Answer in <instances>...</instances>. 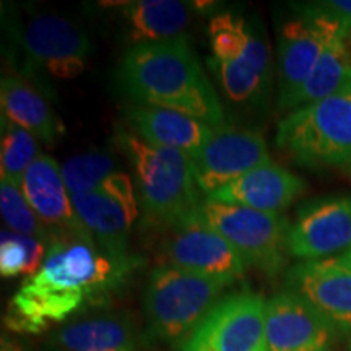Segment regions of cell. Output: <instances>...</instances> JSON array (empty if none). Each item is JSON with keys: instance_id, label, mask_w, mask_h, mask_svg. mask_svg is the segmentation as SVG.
Wrapping results in <instances>:
<instances>
[{"instance_id": "obj_1", "label": "cell", "mask_w": 351, "mask_h": 351, "mask_svg": "<svg viewBox=\"0 0 351 351\" xmlns=\"http://www.w3.org/2000/svg\"><path fill=\"white\" fill-rule=\"evenodd\" d=\"M143 267L134 254L116 257L96 243L56 238L36 274L23 280L3 317L10 333L39 335L91 307L108 304Z\"/></svg>"}, {"instance_id": "obj_2", "label": "cell", "mask_w": 351, "mask_h": 351, "mask_svg": "<svg viewBox=\"0 0 351 351\" xmlns=\"http://www.w3.org/2000/svg\"><path fill=\"white\" fill-rule=\"evenodd\" d=\"M117 80L134 104L171 109L212 127L225 125L217 91L186 36L129 47Z\"/></svg>"}, {"instance_id": "obj_3", "label": "cell", "mask_w": 351, "mask_h": 351, "mask_svg": "<svg viewBox=\"0 0 351 351\" xmlns=\"http://www.w3.org/2000/svg\"><path fill=\"white\" fill-rule=\"evenodd\" d=\"M114 140L134 171L140 207L150 221L166 228L200 207L192 156L145 142L124 127L116 130Z\"/></svg>"}, {"instance_id": "obj_4", "label": "cell", "mask_w": 351, "mask_h": 351, "mask_svg": "<svg viewBox=\"0 0 351 351\" xmlns=\"http://www.w3.org/2000/svg\"><path fill=\"white\" fill-rule=\"evenodd\" d=\"M231 285L230 280L192 274L166 263L155 267L143 293L147 345L160 341L181 346Z\"/></svg>"}, {"instance_id": "obj_5", "label": "cell", "mask_w": 351, "mask_h": 351, "mask_svg": "<svg viewBox=\"0 0 351 351\" xmlns=\"http://www.w3.org/2000/svg\"><path fill=\"white\" fill-rule=\"evenodd\" d=\"M275 143L302 168L350 165L351 86L288 112L276 127Z\"/></svg>"}, {"instance_id": "obj_6", "label": "cell", "mask_w": 351, "mask_h": 351, "mask_svg": "<svg viewBox=\"0 0 351 351\" xmlns=\"http://www.w3.org/2000/svg\"><path fill=\"white\" fill-rule=\"evenodd\" d=\"M199 210L247 267H254L267 276H276L287 267V239L291 223L280 213L213 200H204Z\"/></svg>"}, {"instance_id": "obj_7", "label": "cell", "mask_w": 351, "mask_h": 351, "mask_svg": "<svg viewBox=\"0 0 351 351\" xmlns=\"http://www.w3.org/2000/svg\"><path fill=\"white\" fill-rule=\"evenodd\" d=\"M293 10L295 16L285 21L278 33V109L283 112L288 111L328 43L339 33L348 32L320 12L314 2L295 3Z\"/></svg>"}, {"instance_id": "obj_8", "label": "cell", "mask_w": 351, "mask_h": 351, "mask_svg": "<svg viewBox=\"0 0 351 351\" xmlns=\"http://www.w3.org/2000/svg\"><path fill=\"white\" fill-rule=\"evenodd\" d=\"M265 304L262 296L251 291L223 296L179 351H269Z\"/></svg>"}, {"instance_id": "obj_9", "label": "cell", "mask_w": 351, "mask_h": 351, "mask_svg": "<svg viewBox=\"0 0 351 351\" xmlns=\"http://www.w3.org/2000/svg\"><path fill=\"white\" fill-rule=\"evenodd\" d=\"M135 182L125 173H114L93 192L73 194V208L104 252L116 257L129 256L132 228L138 218Z\"/></svg>"}, {"instance_id": "obj_10", "label": "cell", "mask_w": 351, "mask_h": 351, "mask_svg": "<svg viewBox=\"0 0 351 351\" xmlns=\"http://www.w3.org/2000/svg\"><path fill=\"white\" fill-rule=\"evenodd\" d=\"M199 208L166 226L169 231L163 245L166 265L234 283L245 275L247 265L232 245L210 226Z\"/></svg>"}, {"instance_id": "obj_11", "label": "cell", "mask_w": 351, "mask_h": 351, "mask_svg": "<svg viewBox=\"0 0 351 351\" xmlns=\"http://www.w3.org/2000/svg\"><path fill=\"white\" fill-rule=\"evenodd\" d=\"M195 182L204 199L238 181L244 174L271 163L261 132L232 125L215 127L208 142L192 156Z\"/></svg>"}, {"instance_id": "obj_12", "label": "cell", "mask_w": 351, "mask_h": 351, "mask_svg": "<svg viewBox=\"0 0 351 351\" xmlns=\"http://www.w3.org/2000/svg\"><path fill=\"white\" fill-rule=\"evenodd\" d=\"M20 51L28 69H44L60 80L75 78L86 67L91 39L80 26L59 15H34L21 26Z\"/></svg>"}, {"instance_id": "obj_13", "label": "cell", "mask_w": 351, "mask_h": 351, "mask_svg": "<svg viewBox=\"0 0 351 351\" xmlns=\"http://www.w3.org/2000/svg\"><path fill=\"white\" fill-rule=\"evenodd\" d=\"M288 254L322 261L351 251V194L314 199L298 210L288 232Z\"/></svg>"}, {"instance_id": "obj_14", "label": "cell", "mask_w": 351, "mask_h": 351, "mask_svg": "<svg viewBox=\"0 0 351 351\" xmlns=\"http://www.w3.org/2000/svg\"><path fill=\"white\" fill-rule=\"evenodd\" d=\"M289 291L314 306L339 333H351V251L302 261L287 271Z\"/></svg>"}, {"instance_id": "obj_15", "label": "cell", "mask_w": 351, "mask_h": 351, "mask_svg": "<svg viewBox=\"0 0 351 351\" xmlns=\"http://www.w3.org/2000/svg\"><path fill=\"white\" fill-rule=\"evenodd\" d=\"M269 351H332L337 328L296 293L282 291L265 304Z\"/></svg>"}, {"instance_id": "obj_16", "label": "cell", "mask_w": 351, "mask_h": 351, "mask_svg": "<svg viewBox=\"0 0 351 351\" xmlns=\"http://www.w3.org/2000/svg\"><path fill=\"white\" fill-rule=\"evenodd\" d=\"M21 191L38 218L56 238H75L95 243L73 208L62 171L54 158L39 155L21 181Z\"/></svg>"}, {"instance_id": "obj_17", "label": "cell", "mask_w": 351, "mask_h": 351, "mask_svg": "<svg viewBox=\"0 0 351 351\" xmlns=\"http://www.w3.org/2000/svg\"><path fill=\"white\" fill-rule=\"evenodd\" d=\"M145 345V333L138 332L130 315L122 313L70 320L51 333L47 343L54 351H142Z\"/></svg>"}, {"instance_id": "obj_18", "label": "cell", "mask_w": 351, "mask_h": 351, "mask_svg": "<svg viewBox=\"0 0 351 351\" xmlns=\"http://www.w3.org/2000/svg\"><path fill=\"white\" fill-rule=\"evenodd\" d=\"M306 187V181L300 176L271 161L244 174L238 181L228 184L204 200L226 202L258 212L282 213L298 197L304 194Z\"/></svg>"}, {"instance_id": "obj_19", "label": "cell", "mask_w": 351, "mask_h": 351, "mask_svg": "<svg viewBox=\"0 0 351 351\" xmlns=\"http://www.w3.org/2000/svg\"><path fill=\"white\" fill-rule=\"evenodd\" d=\"M124 114L137 137L156 147L184 152L189 156H194L215 130V127L187 114L145 104L132 103L125 106Z\"/></svg>"}, {"instance_id": "obj_20", "label": "cell", "mask_w": 351, "mask_h": 351, "mask_svg": "<svg viewBox=\"0 0 351 351\" xmlns=\"http://www.w3.org/2000/svg\"><path fill=\"white\" fill-rule=\"evenodd\" d=\"M2 119L21 127L34 137L52 143L60 134V122L36 88L19 75H5L0 82Z\"/></svg>"}, {"instance_id": "obj_21", "label": "cell", "mask_w": 351, "mask_h": 351, "mask_svg": "<svg viewBox=\"0 0 351 351\" xmlns=\"http://www.w3.org/2000/svg\"><path fill=\"white\" fill-rule=\"evenodd\" d=\"M192 5L179 0H137L122 3L127 33L132 43H163L184 36Z\"/></svg>"}, {"instance_id": "obj_22", "label": "cell", "mask_w": 351, "mask_h": 351, "mask_svg": "<svg viewBox=\"0 0 351 351\" xmlns=\"http://www.w3.org/2000/svg\"><path fill=\"white\" fill-rule=\"evenodd\" d=\"M350 36L351 32H341L328 43L317 64L289 103L287 114L351 86Z\"/></svg>"}, {"instance_id": "obj_23", "label": "cell", "mask_w": 351, "mask_h": 351, "mask_svg": "<svg viewBox=\"0 0 351 351\" xmlns=\"http://www.w3.org/2000/svg\"><path fill=\"white\" fill-rule=\"evenodd\" d=\"M208 67L217 75L221 90L234 103H249L261 98L269 85L270 52L261 34L251 51L232 62H221L210 57Z\"/></svg>"}, {"instance_id": "obj_24", "label": "cell", "mask_w": 351, "mask_h": 351, "mask_svg": "<svg viewBox=\"0 0 351 351\" xmlns=\"http://www.w3.org/2000/svg\"><path fill=\"white\" fill-rule=\"evenodd\" d=\"M49 243L33 236L16 234L2 230L0 234V274L3 278L23 275L25 278L36 274L46 258Z\"/></svg>"}, {"instance_id": "obj_25", "label": "cell", "mask_w": 351, "mask_h": 351, "mask_svg": "<svg viewBox=\"0 0 351 351\" xmlns=\"http://www.w3.org/2000/svg\"><path fill=\"white\" fill-rule=\"evenodd\" d=\"M0 147V176L2 181L20 184L23 176L39 158L38 138L21 127L2 119Z\"/></svg>"}, {"instance_id": "obj_26", "label": "cell", "mask_w": 351, "mask_h": 351, "mask_svg": "<svg viewBox=\"0 0 351 351\" xmlns=\"http://www.w3.org/2000/svg\"><path fill=\"white\" fill-rule=\"evenodd\" d=\"M60 171L70 195L86 194L96 191L104 179L117 173V163L112 153L93 150L69 158Z\"/></svg>"}, {"instance_id": "obj_27", "label": "cell", "mask_w": 351, "mask_h": 351, "mask_svg": "<svg viewBox=\"0 0 351 351\" xmlns=\"http://www.w3.org/2000/svg\"><path fill=\"white\" fill-rule=\"evenodd\" d=\"M0 210H2L3 221L16 234L33 236L49 244L56 239L49 228L38 218L32 205L28 204L20 184L0 182Z\"/></svg>"}, {"instance_id": "obj_28", "label": "cell", "mask_w": 351, "mask_h": 351, "mask_svg": "<svg viewBox=\"0 0 351 351\" xmlns=\"http://www.w3.org/2000/svg\"><path fill=\"white\" fill-rule=\"evenodd\" d=\"M314 5L341 28L351 32V0H322L314 2Z\"/></svg>"}, {"instance_id": "obj_29", "label": "cell", "mask_w": 351, "mask_h": 351, "mask_svg": "<svg viewBox=\"0 0 351 351\" xmlns=\"http://www.w3.org/2000/svg\"><path fill=\"white\" fill-rule=\"evenodd\" d=\"M0 351H26L23 343L12 335L10 332L2 333V341H0Z\"/></svg>"}, {"instance_id": "obj_30", "label": "cell", "mask_w": 351, "mask_h": 351, "mask_svg": "<svg viewBox=\"0 0 351 351\" xmlns=\"http://www.w3.org/2000/svg\"><path fill=\"white\" fill-rule=\"evenodd\" d=\"M350 62H351V46H350Z\"/></svg>"}, {"instance_id": "obj_31", "label": "cell", "mask_w": 351, "mask_h": 351, "mask_svg": "<svg viewBox=\"0 0 351 351\" xmlns=\"http://www.w3.org/2000/svg\"><path fill=\"white\" fill-rule=\"evenodd\" d=\"M348 351H351V340H350V346H348Z\"/></svg>"}, {"instance_id": "obj_32", "label": "cell", "mask_w": 351, "mask_h": 351, "mask_svg": "<svg viewBox=\"0 0 351 351\" xmlns=\"http://www.w3.org/2000/svg\"><path fill=\"white\" fill-rule=\"evenodd\" d=\"M47 351H54V350H51V348H49V346H47Z\"/></svg>"}, {"instance_id": "obj_33", "label": "cell", "mask_w": 351, "mask_h": 351, "mask_svg": "<svg viewBox=\"0 0 351 351\" xmlns=\"http://www.w3.org/2000/svg\"><path fill=\"white\" fill-rule=\"evenodd\" d=\"M350 171H351V161H350Z\"/></svg>"}]
</instances>
